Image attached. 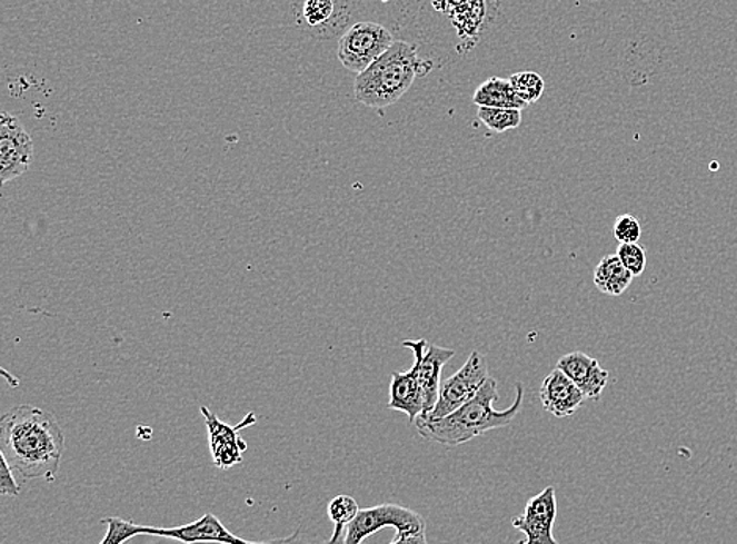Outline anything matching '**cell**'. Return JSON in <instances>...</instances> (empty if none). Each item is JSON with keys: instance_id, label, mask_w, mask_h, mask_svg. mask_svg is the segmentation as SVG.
I'll return each instance as SVG.
<instances>
[{"instance_id": "21", "label": "cell", "mask_w": 737, "mask_h": 544, "mask_svg": "<svg viewBox=\"0 0 737 544\" xmlns=\"http://www.w3.org/2000/svg\"><path fill=\"white\" fill-rule=\"evenodd\" d=\"M359 512L360 508L359 505H357L355 497L347 496V494L333 497L328 507L329 520L332 521L336 526L347 527Z\"/></svg>"}, {"instance_id": "3", "label": "cell", "mask_w": 737, "mask_h": 544, "mask_svg": "<svg viewBox=\"0 0 737 544\" xmlns=\"http://www.w3.org/2000/svg\"><path fill=\"white\" fill-rule=\"evenodd\" d=\"M420 60L417 46L395 41L367 70L357 75L356 100L371 109H386L405 97L417 76Z\"/></svg>"}, {"instance_id": "20", "label": "cell", "mask_w": 737, "mask_h": 544, "mask_svg": "<svg viewBox=\"0 0 737 544\" xmlns=\"http://www.w3.org/2000/svg\"><path fill=\"white\" fill-rule=\"evenodd\" d=\"M101 524L108 526V532H106V536L100 544H125L129 540L135 538V536L140 535L139 524L121 520V517H104Z\"/></svg>"}, {"instance_id": "9", "label": "cell", "mask_w": 737, "mask_h": 544, "mask_svg": "<svg viewBox=\"0 0 737 544\" xmlns=\"http://www.w3.org/2000/svg\"><path fill=\"white\" fill-rule=\"evenodd\" d=\"M200 413L207 421L208 441H210L211 458L215 466L227 471L237 466V464H241L242 454L247 451V443L241 439L239 432L242 428L250 427V425H256V414H247L241 424L237 427H230V425L223 424L207 406H201Z\"/></svg>"}, {"instance_id": "24", "label": "cell", "mask_w": 737, "mask_h": 544, "mask_svg": "<svg viewBox=\"0 0 737 544\" xmlns=\"http://www.w3.org/2000/svg\"><path fill=\"white\" fill-rule=\"evenodd\" d=\"M19 491H21V486L14 478L13 469H11L6 456L0 454V493H2V496L14 500L19 496Z\"/></svg>"}, {"instance_id": "4", "label": "cell", "mask_w": 737, "mask_h": 544, "mask_svg": "<svg viewBox=\"0 0 737 544\" xmlns=\"http://www.w3.org/2000/svg\"><path fill=\"white\" fill-rule=\"evenodd\" d=\"M395 43L389 29L376 22H357L349 28L338 43V59L352 73L367 70Z\"/></svg>"}, {"instance_id": "18", "label": "cell", "mask_w": 737, "mask_h": 544, "mask_svg": "<svg viewBox=\"0 0 737 544\" xmlns=\"http://www.w3.org/2000/svg\"><path fill=\"white\" fill-rule=\"evenodd\" d=\"M478 120L485 125L489 131L501 135V132L516 129L522 123V110L501 109V108H480L478 109Z\"/></svg>"}, {"instance_id": "12", "label": "cell", "mask_w": 737, "mask_h": 544, "mask_svg": "<svg viewBox=\"0 0 737 544\" xmlns=\"http://www.w3.org/2000/svg\"><path fill=\"white\" fill-rule=\"evenodd\" d=\"M539 398L542 408L558 418L572 416L587 399L584 392L560 368L547 375L539 389Z\"/></svg>"}, {"instance_id": "6", "label": "cell", "mask_w": 737, "mask_h": 544, "mask_svg": "<svg viewBox=\"0 0 737 544\" xmlns=\"http://www.w3.org/2000/svg\"><path fill=\"white\" fill-rule=\"evenodd\" d=\"M386 527L397 528V534H410V532L427 531V523L420 513L397 504L362 508L348 524L345 544H360L368 536Z\"/></svg>"}, {"instance_id": "1", "label": "cell", "mask_w": 737, "mask_h": 544, "mask_svg": "<svg viewBox=\"0 0 737 544\" xmlns=\"http://www.w3.org/2000/svg\"><path fill=\"white\" fill-rule=\"evenodd\" d=\"M64 452V436L54 414L22 405L0 421V454L22 481L54 482Z\"/></svg>"}, {"instance_id": "5", "label": "cell", "mask_w": 737, "mask_h": 544, "mask_svg": "<svg viewBox=\"0 0 737 544\" xmlns=\"http://www.w3.org/2000/svg\"><path fill=\"white\" fill-rule=\"evenodd\" d=\"M488 378L486 357L480 352H474L454 376L440 384L436 408L431 416L424 422L439 421V418L450 416L451 413L472 399ZM424 422H416V424H424Z\"/></svg>"}, {"instance_id": "14", "label": "cell", "mask_w": 737, "mask_h": 544, "mask_svg": "<svg viewBox=\"0 0 737 544\" xmlns=\"http://www.w3.org/2000/svg\"><path fill=\"white\" fill-rule=\"evenodd\" d=\"M456 354L455 349L450 348H440L437 345H428L427 352L424 353L420 360V383L424 387L425 394V409L421 417L417 418V422L427 421L431 416L432 411H435L437 405V399H439L440 392V372H442L444 365L451 360Z\"/></svg>"}, {"instance_id": "23", "label": "cell", "mask_w": 737, "mask_h": 544, "mask_svg": "<svg viewBox=\"0 0 737 544\" xmlns=\"http://www.w3.org/2000/svg\"><path fill=\"white\" fill-rule=\"evenodd\" d=\"M614 236L619 245H633L638 243L641 236V226L636 216L621 215L615 220Z\"/></svg>"}, {"instance_id": "16", "label": "cell", "mask_w": 737, "mask_h": 544, "mask_svg": "<svg viewBox=\"0 0 737 544\" xmlns=\"http://www.w3.org/2000/svg\"><path fill=\"white\" fill-rule=\"evenodd\" d=\"M633 279V274L625 268L617 254L604 257L592 274L596 288L604 295L614 296V298L628 290Z\"/></svg>"}, {"instance_id": "10", "label": "cell", "mask_w": 737, "mask_h": 544, "mask_svg": "<svg viewBox=\"0 0 737 544\" xmlns=\"http://www.w3.org/2000/svg\"><path fill=\"white\" fill-rule=\"evenodd\" d=\"M556 517V488L547 486L545 491L527 502L522 515L512 520V527L526 535L524 542L516 544H558L554 538Z\"/></svg>"}, {"instance_id": "25", "label": "cell", "mask_w": 737, "mask_h": 544, "mask_svg": "<svg viewBox=\"0 0 737 544\" xmlns=\"http://www.w3.org/2000/svg\"><path fill=\"white\" fill-rule=\"evenodd\" d=\"M345 534H347V527L336 526L333 527L332 536L328 542L317 543V544H345ZM258 544H313L306 542L301 536V528L295 532L291 536H285V538L271 540V542L258 543Z\"/></svg>"}, {"instance_id": "2", "label": "cell", "mask_w": 737, "mask_h": 544, "mask_svg": "<svg viewBox=\"0 0 737 544\" xmlns=\"http://www.w3.org/2000/svg\"><path fill=\"white\" fill-rule=\"evenodd\" d=\"M497 398H499L497 382L494 378H488V382L482 384L478 394L469 399L466 405L456 409L450 416L439 418V421L416 424L417 432L424 439L431 441V443L447 445V447H458V445L469 443V441L485 435L491 429L508 427L518 417L520 408H522V384H516V398L510 408L494 409L492 403Z\"/></svg>"}, {"instance_id": "13", "label": "cell", "mask_w": 737, "mask_h": 544, "mask_svg": "<svg viewBox=\"0 0 737 544\" xmlns=\"http://www.w3.org/2000/svg\"><path fill=\"white\" fill-rule=\"evenodd\" d=\"M557 368H560L584 392L585 397L590 399L601 398L602 392L609 383V372L604 370L598 360L582 352H574L560 357Z\"/></svg>"}, {"instance_id": "19", "label": "cell", "mask_w": 737, "mask_h": 544, "mask_svg": "<svg viewBox=\"0 0 737 544\" xmlns=\"http://www.w3.org/2000/svg\"><path fill=\"white\" fill-rule=\"evenodd\" d=\"M510 82L516 95L528 106L537 102L542 97V91H545V79L538 73H534V71L512 75Z\"/></svg>"}, {"instance_id": "11", "label": "cell", "mask_w": 737, "mask_h": 544, "mask_svg": "<svg viewBox=\"0 0 737 544\" xmlns=\"http://www.w3.org/2000/svg\"><path fill=\"white\" fill-rule=\"evenodd\" d=\"M140 535L161 536V538L177 540L185 544H258L247 542L239 536L231 534L218 516L212 513L201 516L200 520L191 524L178 527H140Z\"/></svg>"}, {"instance_id": "22", "label": "cell", "mask_w": 737, "mask_h": 544, "mask_svg": "<svg viewBox=\"0 0 737 544\" xmlns=\"http://www.w3.org/2000/svg\"><path fill=\"white\" fill-rule=\"evenodd\" d=\"M617 255L625 268L628 269L634 277L641 276L647 268V253L644 247L638 243L633 245H619Z\"/></svg>"}, {"instance_id": "8", "label": "cell", "mask_w": 737, "mask_h": 544, "mask_svg": "<svg viewBox=\"0 0 737 544\" xmlns=\"http://www.w3.org/2000/svg\"><path fill=\"white\" fill-rule=\"evenodd\" d=\"M33 161V142L21 121L10 113L0 117V181L21 177Z\"/></svg>"}, {"instance_id": "15", "label": "cell", "mask_w": 737, "mask_h": 544, "mask_svg": "<svg viewBox=\"0 0 737 544\" xmlns=\"http://www.w3.org/2000/svg\"><path fill=\"white\" fill-rule=\"evenodd\" d=\"M478 108L526 109L527 102L520 100L512 90L510 79L489 78L478 86L474 93Z\"/></svg>"}, {"instance_id": "7", "label": "cell", "mask_w": 737, "mask_h": 544, "mask_svg": "<svg viewBox=\"0 0 737 544\" xmlns=\"http://www.w3.org/2000/svg\"><path fill=\"white\" fill-rule=\"evenodd\" d=\"M402 345L414 353L416 363H414L412 368L408 372L391 373L389 405H387V408L406 414L409 417L410 424H416L417 418L421 417L425 409V394L420 383V360L425 348H428V344L425 338H421V340L402 342Z\"/></svg>"}, {"instance_id": "17", "label": "cell", "mask_w": 737, "mask_h": 544, "mask_svg": "<svg viewBox=\"0 0 737 544\" xmlns=\"http://www.w3.org/2000/svg\"><path fill=\"white\" fill-rule=\"evenodd\" d=\"M336 10V0H302L299 21L310 30H319L329 24Z\"/></svg>"}, {"instance_id": "26", "label": "cell", "mask_w": 737, "mask_h": 544, "mask_svg": "<svg viewBox=\"0 0 737 544\" xmlns=\"http://www.w3.org/2000/svg\"><path fill=\"white\" fill-rule=\"evenodd\" d=\"M390 544H428L427 531L397 534V538Z\"/></svg>"}]
</instances>
